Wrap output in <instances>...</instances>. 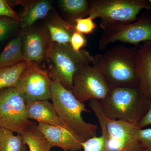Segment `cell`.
I'll return each instance as SVG.
<instances>
[{
  "instance_id": "1",
  "label": "cell",
  "mask_w": 151,
  "mask_h": 151,
  "mask_svg": "<svg viewBox=\"0 0 151 151\" xmlns=\"http://www.w3.org/2000/svg\"><path fill=\"white\" fill-rule=\"evenodd\" d=\"M138 49L137 46L116 45L94 56L92 65L102 74L110 88L137 85Z\"/></svg>"
},
{
  "instance_id": "2",
  "label": "cell",
  "mask_w": 151,
  "mask_h": 151,
  "mask_svg": "<svg viewBox=\"0 0 151 151\" xmlns=\"http://www.w3.org/2000/svg\"><path fill=\"white\" fill-rule=\"evenodd\" d=\"M151 100L137 84L110 88L107 96L99 101L108 119L138 124L148 110Z\"/></svg>"
},
{
  "instance_id": "3",
  "label": "cell",
  "mask_w": 151,
  "mask_h": 151,
  "mask_svg": "<svg viewBox=\"0 0 151 151\" xmlns=\"http://www.w3.org/2000/svg\"><path fill=\"white\" fill-rule=\"evenodd\" d=\"M50 100L60 119L73 134L84 142L96 137L97 125L87 123L81 116L82 112L90 111L58 81L52 82Z\"/></svg>"
},
{
  "instance_id": "4",
  "label": "cell",
  "mask_w": 151,
  "mask_h": 151,
  "mask_svg": "<svg viewBox=\"0 0 151 151\" xmlns=\"http://www.w3.org/2000/svg\"><path fill=\"white\" fill-rule=\"evenodd\" d=\"M89 105L100 124L107 151H137L142 149L139 140L140 129L137 124L108 119L99 100H90Z\"/></svg>"
},
{
  "instance_id": "5",
  "label": "cell",
  "mask_w": 151,
  "mask_h": 151,
  "mask_svg": "<svg viewBox=\"0 0 151 151\" xmlns=\"http://www.w3.org/2000/svg\"><path fill=\"white\" fill-rule=\"evenodd\" d=\"M50 59L52 62L48 72L52 81H58L71 90L76 73L84 65L92 64L94 56L86 50L76 51L70 44L52 42Z\"/></svg>"
},
{
  "instance_id": "6",
  "label": "cell",
  "mask_w": 151,
  "mask_h": 151,
  "mask_svg": "<svg viewBox=\"0 0 151 151\" xmlns=\"http://www.w3.org/2000/svg\"><path fill=\"white\" fill-rule=\"evenodd\" d=\"M143 9L151 11L146 0H92L89 16L93 19L100 18L103 30L113 25L133 22Z\"/></svg>"
},
{
  "instance_id": "7",
  "label": "cell",
  "mask_w": 151,
  "mask_h": 151,
  "mask_svg": "<svg viewBox=\"0 0 151 151\" xmlns=\"http://www.w3.org/2000/svg\"><path fill=\"white\" fill-rule=\"evenodd\" d=\"M151 41V15L145 14L136 21L111 26L104 30L98 44L100 50L116 42L137 45Z\"/></svg>"
},
{
  "instance_id": "8",
  "label": "cell",
  "mask_w": 151,
  "mask_h": 151,
  "mask_svg": "<svg viewBox=\"0 0 151 151\" xmlns=\"http://www.w3.org/2000/svg\"><path fill=\"white\" fill-rule=\"evenodd\" d=\"M33 124L27 116L26 102L17 89H0V126L21 135Z\"/></svg>"
},
{
  "instance_id": "9",
  "label": "cell",
  "mask_w": 151,
  "mask_h": 151,
  "mask_svg": "<svg viewBox=\"0 0 151 151\" xmlns=\"http://www.w3.org/2000/svg\"><path fill=\"white\" fill-rule=\"evenodd\" d=\"M52 81L48 72L35 62H30L16 85L26 102L50 100Z\"/></svg>"
},
{
  "instance_id": "10",
  "label": "cell",
  "mask_w": 151,
  "mask_h": 151,
  "mask_svg": "<svg viewBox=\"0 0 151 151\" xmlns=\"http://www.w3.org/2000/svg\"><path fill=\"white\" fill-rule=\"evenodd\" d=\"M110 87L101 73L91 64L83 66L73 77L71 90L80 102L103 100L108 95Z\"/></svg>"
},
{
  "instance_id": "11",
  "label": "cell",
  "mask_w": 151,
  "mask_h": 151,
  "mask_svg": "<svg viewBox=\"0 0 151 151\" xmlns=\"http://www.w3.org/2000/svg\"><path fill=\"white\" fill-rule=\"evenodd\" d=\"M52 42L45 26L31 27L24 32L22 52L28 63L42 62L50 56Z\"/></svg>"
},
{
  "instance_id": "12",
  "label": "cell",
  "mask_w": 151,
  "mask_h": 151,
  "mask_svg": "<svg viewBox=\"0 0 151 151\" xmlns=\"http://www.w3.org/2000/svg\"><path fill=\"white\" fill-rule=\"evenodd\" d=\"M39 129L52 147L64 151H78L83 149L84 141L69 130L59 127L38 123Z\"/></svg>"
},
{
  "instance_id": "13",
  "label": "cell",
  "mask_w": 151,
  "mask_h": 151,
  "mask_svg": "<svg viewBox=\"0 0 151 151\" xmlns=\"http://www.w3.org/2000/svg\"><path fill=\"white\" fill-rule=\"evenodd\" d=\"M136 72L141 91L151 98V41L143 42L138 46Z\"/></svg>"
},
{
  "instance_id": "14",
  "label": "cell",
  "mask_w": 151,
  "mask_h": 151,
  "mask_svg": "<svg viewBox=\"0 0 151 151\" xmlns=\"http://www.w3.org/2000/svg\"><path fill=\"white\" fill-rule=\"evenodd\" d=\"M26 115L30 120L32 119L38 123L63 127L70 131L60 119L53 104L49 100L27 102Z\"/></svg>"
},
{
  "instance_id": "15",
  "label": "cell",
  "mask_w": 151,
  "mask_h": 151,
  "mask_svg": "<svg viewBox=\"0 0 151 151\" xmlns=\"http://www.w3.org/2000/svg\"><path fill=\"white\" fill-rule=\"evenodd\" d=\"M24 7L23 12L19 16V25L22 30H27L38 20L47 16L52 9L50 1L46 0L19 1Z\"/></svg>"
},
{
  "instance_id": "16",
  "label": "cell",
  "mask_w": 151,
  "mask_h": 151,
  "mask_svg": "<svg viewBox=\"0 0 151 151\" xmlns=\"http://www.w3.org/2000/svg\"><path fill=\"white\" fill-rule=\"evenodd\" d=\"M74 26L75 24L63 19L56 13L45 26L52 42L61 44H70L71 36L76 31Z\"/></svg>"
},
{
  "instance_id": "17",
  "label": "cell",
  "mask_w": 151,
  "mask_h": 151,
  "mask_svg": "<svg viewBox=\"0 0 151 151\" xmlns=\"http://www.w3.org/2000/svg\"><path fill=\"white\" fill-rule=\"evenodd\" d=\"M23 32L12 39L0 53V67L13 66L25 60L22 52Z\"/></svg>"
},
{
  "instance_id": "18",
  "label": "cell",
  "mask_w": 151,
  "mask_h": 151,
  "mask_svg": "<svg viewBox=\"0 0 151 151\" xmlns=\"http://www.w3.org/2000/svg\"><path fill=\"white\" fill-rule=\"evenodd\" d=\"M21 135L29 151H50L53 147L35 124L26 128Z\"/></svg>"
},
{
  "instance_id": "19",
  "label": "cell",
  "mask_w": 151,
  "mask_h": 151,
  "mask_svg": "<svg viewBox=\"0 0 151 151\" xmlns=\"http://www.w3.org/2000/svg\"><path fill=\"white\" fill-rule=\"evenodd\" d=\"M60 4L62 9L70 20V22L75 24L76 19L89 16L90 1L87 0H61Z\"/></svg>"
},
{
  "instance_id": "20",
  "label": "cell",
  "mask_w": 151,
  "mask_h": 151,
  "mask_svg": "<svg viewBox=\"0 0 151 151\" xmlns=\"http://www.w3.org/2000/svg\"><path fill=\"white\" fill-rule=\"evenodd\" d=\"M21 135L0 126V151H27Z\"/></svg>"
},
{
  "instance_id": "21",
  "label": "cell",
  "mask_w": 151,
  "mask_h": 151,
  "mask_svg": "<svg viewBox=\"0 0 151 151\" xmlns=\"http://www.w3.org/2000/svg\"><path fill=\"white\" fill-rule=\"evenodd\" d=\"M28 65V63L24 60L13 66L0 67V89L15 86Z\"/></svg>"
},
{
  "instance_id": "22",
  "label": "cell",
  "mask_w": 151,
  "mask_h": 151,
  "mask_svg": "<svg viewBox=\"0 0 151 151\" xmlns=\"http://www.w3.org/2000/svg\"><path fill=\"white\" fill-rule=\"evenodd\" d=\"M97 25L91 17L76 19L75 21V30L83 35L92 34L96 29Z\"/></svg>"
},
{
  "instance_id": "23",
  "label": "cell",
  "mask_w": 151,
  "mask_h": 151,
  "mask_svg": "<svg viewBox=\"0 0 151 151\" xmlns=\"http://www.w3.org/2000/svg\"><path fill=\"white\" fill-rule=\"evenodd\" d=\"M83 151H107L105 139L102 135L93 137L82 143Z\"/></svg>"
},
{
  "instance_id": "24",
  "label": "cell",
  "mask_w": 151,
  "mask_h": 151,
  "mask_svg": "<svg viewBox=\"0 0 151 151\" xmlns=\"http://www.w3.org/2000/svg\"><path fill=\"white\" fill-rule=\"evenodd\" d=\"M19 25L18 22L6 17H0V42Z\"/></svg>"
},
{
  "instance_id": "25",
  "label": "cell",
  "mask_w": 151,
  "mask_h": 151,
  "mask_svg": "<svg viewBox=\"0 0 151 151\" xmlns=\"http://www.w3.org/2000/svg\"><path fill=\"white\" fill-rule=\"evenodd\" d=\"M139 140L141 148L151 151V128L140 129L139 131Z\"/></svg>"
},
{
  "instance_id": "26",
  "label": "cell",
  "mask_w": 151,
  "mask_h": 151,
  "mask_svg": "<svg viewBox=\"0 0 151 151\" xmlns=\"http://www.w3.org/2000/svg\"><path fill=\"white\" fill-rule=\"evenodd\" d=\"M87 43L86 37L84 35L75 31L70 38V44L76 51L78 52L86 46Z\"/></svg>"
},
{
  "instance_id": "27",
  "label": "cell",
  "mask_w": 151,
  "mask_h": 151,
  "mask_svg": "<svg viewBox=\"0 0 151 151\" xmlns=\"http://www.w3.org/2000/svg\"><path fill=\"white\" fill-rule=\"evenodd\" d=\"M0 17H6L19 22V16L15 11L11 8L6 1L0 0Z\"/></svg>"
},
{
  "instance_id": "28",
  "label": "cell",
  "mask_w": 151,
  "mask_h": 151,
  "mask_svg": "<svg viewBox=\"0 0 151 151\" xmlns=\"http://www.w3.org/2000/svg\"><path fill=\"white\" fill-rule=\"evenodd\" d=\"M150 125H151V100L148 110L138 123V126L140 129H142L144 127Z\"/></svg>"
},
{
  "instance_id": "29",
  "label": "cell",
  "mask_w": 151,
  "mask_h": 151,
  "mask_svg": "<svg viewBox=\"0 0 151 151\" xmlns=\"http://www.w3.org/2000/svg\"><path fill=\"white\" fill-rule=\"evenodd\" d=\"M137 151H147L146 150H143V149H141L140 150H138Z\"/></svg>"
},
{
  "instance_id": "30",
  "label": "cell",
  "mask_w": 151,
  "mask_h": 151,
  "mask_svg": "<svg viewBox=\"0 0 151 151\" xmlns=\"http://www.w3.org/2000/svg\"><path fill=\"white\" fill-rule=\"evenodd\" d=\"M148 1L151 5V0H149Z\"/></svg>"
}]
</instances>
